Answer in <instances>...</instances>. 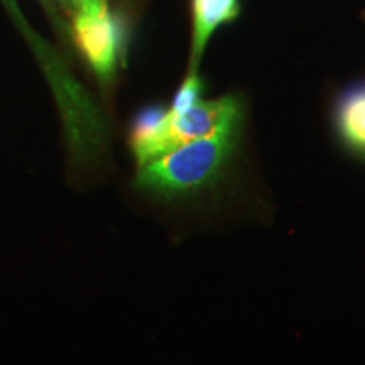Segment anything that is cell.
<instances>
[{"label":"cell","mask_w":365,"mask_h":365,"mask_svg":"<svg viewBox=\"0 0 365 365\" xmlns=\"http://www.w3.org/2000/svg\"><path fill=\"white\" fill-rule=\"evenodd\" d=\"M0 2L6 6L9 14L19 22V31L24 34L27 43L31 44V48L34 49L36 56H38L43 63H49V75H51V80L54 86H56L58 91H61V98L65 100V117L68 120V127H70V132L75 137H78L80 140H88L86 139V134H93L100 129L97 115H95L93 107H91L86 95L78 88V85L75 83V80L71 78L70 75H66L63 66L59 65V61L54 56V53L49 49V46L44 43L43 39L39 38L38 34L34 33V29L31 27L29 22H27L22 14L17 7L16 0H0Z\"/></svg>","instance_id":"cell-3"},{"label":"cell","mask_w":365,"mask_h":365,"mask_svg":"<svg viewBox=\"0 0 365 365\" xmlns=\"http://www.w3.org/2000/svg\"><path fill=\"white\" fill-rule=\"evenodd\" d=\"M237 14L239 0H193V41L188 73L198 70L200 59L217 27L234 21Z\"/></svg>","instance_id":"cell-5"},{"label":"cell","mask_w":365,"mask_h":365,"mask_svg":"<svg viewBox=\"0 0 365 365\" xmlns=\"http://www.w3.org/2000/svg\"><path fill=\"white\" fill-rule=\"evenodd\" d=\"M202 91H203V81L200 78L198 71L188 73L186 80L182 81V85L175 95L170 110L181 113L188 110L191 105H195L198 100H202Z\"/></svg>","instance_id":"cell-7"},{"label":"cell","mask_w":365,"mask_h":365,"mask_svg":"<svg viewBox=\"0 0 365 365\" xmlns=\"http://www.w3.org/2000/svg\"><path fill=\"white\" fill-rule=\"evenodd\" d=\"M73 36L91 71L102 83H108L117 68L118 33L107 0H93L75 9Z\"/></svg>","instance_id":"cell-2"},{"label":"cell","mask_w":365,"mask_h":365,"mask_svg":"<svg viewBox=\"0 0 365 365\" xmlns=\"http://www.w3.org/2000/svg\"><path fill=\"white\" fill-rule=\"evenodd\" d=\"M242 122H244L242 103L232 95L217 100H198L188 110L181 113L171 112L168 108L164 117V139H166L168 153L191 140L242 125Z\"/></svg>","instance_id":"cell-4"},{"label":"cell","mask_w":365,"mask_h":365,"mask_svg":"<svg viewBox=\"0 0 365 365\" xmlns=\"http://www.w3.org/2000/svg\"><path fill=\"white\" fill-rule=\"evenodd\" d=\"M242 125L191 140L139 168L135 186L164 198H180L213 186L232 163Z\"/></svg>","instance_id":"cell-1"},{"label":"cell","mask_w":365,"mask_h":365,"mask_svg":"<svg viewBox=\"0 0 365 365\" xmlns=\"http://www.w3.org/2000/svg\"><path fill=\"white\" fill-rule=\"evenodd\" d=\"M336 127L350 149L365 154V90L349 91L336 108Z\"/></svg>","instance_id":"cell-6"}]
</instances>
